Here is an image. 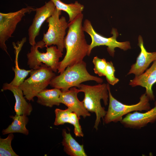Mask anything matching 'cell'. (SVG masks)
I'll return each instance as SVG.
<instances>
[{"label":"cell","instance_id":"1","mask_svg":"<svg viewBox=\"0 0 156 156\" xmlns=\"http://www.w3.org/2000/svg\"><path fill=\"white\" fill-rule=\"evenodd\" d=\"M83 16L82 13L68 23V29L64 40L66 52L63 59L59 62L58 73H62L68 66L82 62L88 55L89 44L86 40L82 24Z\"/></svg>","mask_w":156,"mask_h":156},{"label":"cell","instance_id":"2","mask_svg":"<svg viewBox=\"0 0 156 156\" xmlns=\"http://www.w3.org/2000/svg\"><path fill=\"white\" fill-rule=\"evenodd\" d=\"M89 81H95L99 83L103 81L102 79L89 74L86 69V64L83 61L68 66L62 73L51 80L49 85L64 92L71 87L78 88L82 83Z\"/></svg>","mask_w":156,"mask_h":156},{"label":"cell","instance_id":"3","mask_svg":"<svg viewBox=\"0 0 156 156\" xmlns=\"http://www.w3.org/2000/svg\"><path fill=\"white\" fill-rule=\"evenodd\" d=\"M78 88L84 93V98L82 101L85 108L88 112L95 114L94 128L97 130L101 119L103 120L107 112L105 108L102 106L101 102L102 100L105 105L108 104L109 94L107 83H99L94 86L81 83Z\"/></svg>","mask_w":156,"mask_h":156},{"label":"cell","instance_id":"4","mask_svg":"<svg viewBox=\"0 0 156 156\" xmlns=\"http://www.w3.org/2000/svg\"><path fill=\"white\" fill-rule=\"evenodd\" d=\"M109 94L108 109L103 120V123L108 124L112 122H120L123 116L132 112L147 111L151 109L149 97L146 93L142 94L140 101L137 103L132 105L124 104L120 102L112 95L109 84L108 83Z\"/></svg>","mask_w":156,"mask_h":156},{"label":"cell","instance_id":"5","mask_svg":"<svg viewBox=\"0 0 156 156\" xmlns=\"http://www.w3.org/2000/svg\"><path fill=\"white\" fill-rule=\"evenodd\" d=\"M53 72L43 64L38 68L31 69L29 77L19 86L25 98L29 101H33L34 98L46 89L55 76Z\"/></svg>","mask_w":156,"mask_h":156},{"label":"cell","instance_id":"6","mask_svg":"<svg viewBox=\"0 0 156 156\" xmlns=\"http://www.w3.org/2000/svg\"><path fill=\"white\" fill-rule=\"evenodd\" d=\"M45 44L42 40L31 46L30 52L27 55V65L31 69L39 68L42 64H45L54 72L58 70L60 58L63 55L62 52L56 46H52L47 47L46 52H41L38 48L42 49Z\"/></svg>","mask_w":156,"mask_h":156},{"label":"cell","instance_id":"7","mask_svg":"<svg viewBox=\"0 0 156 156\" xmlns=\"http://www.w3.org/2000/svg\"><path fill=\"white\" fill-rule=\"evenodd\" d=\"M61 12L56 8L53 14L47 19L49 28L46 33L44 34L42 40L45 44V47L55 45L63 52L65 48V36L68 23L65 17L60 18Z\"/></svg>","mask_w":156,"mask_h":156},{"label":"cell","instance_id":"8","mask_svg":"<svg viewBox=\"0 0 156 156\" xmlns=\"http://www.w3.org/2000/svg\"><path fill=\"white\" fill-rule=\"evenodd\" d=\"M83 27L84 31L90 36L92 40L91 42L89 44L88 56L90 55L92 49L97 46H107L108 52L112 57L114 56L115 49L116 48H118L124 51L131 49L129 42H119L116 40L118 33L116 29H112L111 32L112 35L111 37L107 38L97 33L93 28L90 21L87 19L84 21Z\"/></svg>","mask_w":156,"mask_h":156},{"label":"cell","instance_id":"9","mask_svg":"<svg viewBox=\"0 0 156 156\" xmlns=\"http://www.w3.org/2000/svg\"><path fill=\"white\" fill-rule=\"evenodd\" d=\"M35 10L28 6L15 12L0 13V47L9 56L5 42L12 36L18 24L25 14Z\"/></svg>","mask_w":156,"mask_h":156},{"label":"cell","instance_id":"10","mask_svg":"<svg viewBox=\"0 0 156 156\" xmlns=\"http://www.w3.org/2000/svg\"><path fill=\"white\" fill-rule=\"evenodd\" d=\"M55 8L53 3L50 0L43 6L35 9L36 14L28 30L29 42L31 46L36 43L35 39L39 34L42 25L53 14Z\"/></svg>","mask_w":156,"mask_h":156},{"label":"cell","instance_id":"11","mask_svg":"<svg viewBox=\"0 0 156 156\" xmlns=\"http://www.w3.org/2000/svg\"><path fill=\"white\" fill-rule=\"evenodd\" d=\"M156 121V101L155 106L152 108L141 113L135 111L127 115L120 121L121 124L125 127L139 129L149 123Z\"/></svg>","mask_w":156,"mask_h":156},{"label":"cell","instance_id":"12","mask_svg":"<svg viewBox=\"0 0 156 156\" xmlns=\"http://www.w3.org/2000/svg\"><path fill=\"white\" fill-rule=\"evenodd\" d=\"M81 92L79 89L73 87L66 91L62 92L60 96V103L64 104L77 115L80 119L89 116L90 114L85 108L82 101H80L78 97V94Z\"/></svg>","mask_w":156,"mask_h":156},{"label":"cell","instance_id":"13","mask_svg":"<svg viewBox=\"0 0 156 156\" xmlns=\"http://www.w3.org/2000/svg\"><path fill=\"white\" fill-rule=\"evenodd\" d=\"M138 45L140 52L138 56L135 63L131 66L127 75L133 74L135 76H139L146 70L150 64L156 60V52H148L145 49L142 36H139Z\"/></svg>","mask_w":156,"mask_h":156},{"label":"cell","instance_id":"14","mask_svg":"<svg viewBox=\"0 0 156 156\" xmlns=\"http://www.w3.org/2000/svg\"><path fill=\"white\" fill-rule=\"evenodd\" d=\"M156 83V60L150 67L141 75L135 76L130 80L129 85L132 87L141 86L146 89L145 93L150 100H154L155 97L152 90L153 85Z\"/></svg>","mask_w":156,"mask_h":156},{"label":"cell","instance_id":"15","mask_svg":"<svg viewBox=\"0 0 156 156\" xmlns=\"http://www.w3.org/2000/svg\"><path fill=\"white\" fill-rule=\"evenodd\" d=\"M9 90L13 93L15 99L14 110L16 114L18 115H30L33 108L31 103L26 101L23 96V91L19 87L14 86L9 83L3 84L2 90Z\"/></svg>","mask_w":156,"mask_h":156},{"label":"cell","instance_id":"16","mask_svg":"<svg viewBox=\"0 0 156 156\" xmlns=\"http://www.w3.org/2000/svg\"><path fill=\"white\" fill-rule=\"evenodd\" d=\"M26 41V38H23L20 41L17 43V45L14 42L12 43L15 49V67L12 68V70L14 72V77L12 80L9 83L11 85L19 87L24 82L25 79L30 73L31 70H25L20 68L18 65V58L19 53L24 44Z\"/></svg>","mask_w":156,"mask_h":156},{"label":"cell","instance_id":"17","mask_svg":"<svg viewBox=\"0 0 156 156\" xmlns=\"http://www.w3.org/2000/svg\"><path fill=\"white\" fill-rule=\"evenodd\" d=\"M63 139L62 142L64 151L70 156H86L83 145L79 144L66 130L62 131Z\"/></svg>","mask_w":156,"mask_h":156},{"label":"cell","instance_id":"18","mask_svg":"<svg viewBox=\"0 0 156 156\" xmlns=\"http://www.w3.org/2000/svg\"><path fill=\"white\" fill-rule=\"evenodd\" d=\"M61 92V90L57 88H46L37 96V102L41 105L50 107L55 105L59 106L61 103L60 96Z\"/></svg>","mask_w":156,"mask_h":156},{"label":"cell","instance_id":"19","mask_svg":"<svg viewBox=\"0 0 156 156\" xmlns=\"http://www.w3.org/2000/svg\"><path fill=\"white\" fill-rule=\"evenodd\" d=\"M10 117L13 121L7 128L2 130L3 135L15 133H22L26 135L29 134V131L26 127L29 121L27 116L16 114Z\"/></svg>","mask_w":156,"mask_h":156},{"label":"cell","instance_id":"20","mask_svg":"<svg viewBox=\"0 0 156 156\" xmlns=\"http://www.w3.org/2000/svg\"><path fill=\"white\" fill-rule=\"evenodd\" d=\"M56 8L61 11L66 12L69 17L68 22L73 21L78 15L82 13L84 6L76 1L74 3L66 4L60 0H50Z\"/></svg>","mask_w":156,"mask_h":156},{"label":"cell","instance_id":"21","mask_svg":"<svg viewBox=\"0 0 156 156\" xmlns=\"http://www.w3.org/2000/svg\"><path fill=\"white\" fill-rule=\"evenodd\" d=\"M14 137L12 133H9L5 138L0 139V156H18L13 151L11 143Z\"/></svg>","mask_w":156,"mask_h":156},{"label":"cell","instance_id":"22","mask_svg":"<svg viewBox=\"0 0 156 156\" xmlns=\"http://www.w3.org/2000/svg\"><path fill=\"white\" fill-rule=\"evenodd\" d=\"M72 112V111L68 108L65 110L56 109L55 111V118L54 125L57 126L62 125L65 123H69L70 124V113Z\"/></svg>","mask_w":156,"mask_h":156},{"label":"cell","instance_id":"23","mask_svg":"<svg viewBox=\"0 0 156 156\" xmlns=\"http://www.w3.org/2000/svg\"><path fill=\"white\" fill-rule=\"evenodd\" d=\"M92 62L94 65V73L99 76H105L107 63L106 60L100 58L96 56L93 58Z\"/></svg>","mask_w":156,"mask_h":156},{"label":"cell","instance_id":"24","mask_svg":"<svg viewBox=\"0 0 156 156\" xmlns=\"http://www.w3.org/2000/svg\"><path fill=\"white\" fill-rule=\"evenodd\" d=\"M115 69L112 62H107L105 77L108 83L112 86L119 81V79L115 76Z\"/></svg>","mask_w":156,"mask_h":156},{"label":"cell","instance_id":"25","mask_svg":"<svg viewBox=\"0 0 156 156\" xmlns=\"http://www.w3.org/2000/svg\"><path fill=\"white\" fill-rule=\"evenodd\" d=\"M70 116L71 118V124L74 127V131L75 135L76 137H83V134L79 122V120L80 119L76 114L73 112L71 113Z\"/></svg>","mask_w":156,"mask_h":156}]
</instances>
